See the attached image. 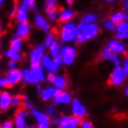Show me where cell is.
Returning a JSON list of instances; mask_svg holds the SVG:
<instances>
[{"instance_id":"obj_1","label":"cell","mask_w":128,"mask_h":128,"mask_svg":"<svg viewBox=\"0 0 128 128\" xmlns=\"http://www.w3.org/2000/svg\"><path fill=\"white\" fill-rule=\"evenodd\" d=\"M78 35L75 40V44L83 45L88 41L96 38L100 32V27L96 23H86L80 22L77 23Z\"/></svg>"},{"instance_id":"obj_2","label":"cell","mask_w":128,"mask_h":128,"mask_svg":"<svg viewBox=\"0 0 128 128\" xmlns=\"http://www.w3.org/2000/svg\"><path fill=\"white\" fill-rule=\"evenodd\" d=\"M78 35L77 23L74 22L62 23L58 31V38L62 44H70L74 43Z\"/></svg>"},{"instance_id":"obj_3","label":"cell","mask_w":128,"mask_h":128,"mask_svg":"<svg viewBox=\"0 0 128 128\" xmlns=\"http://www.w3.org/2000/svg\"><path fill=\"white\" fill-rule=\"evenodd\" d=\"M46 48L43 43H38L32 48L28 52V60H29L30 68L39 66L44 55L46 54Z\"/></svg>"},{"instance_id":"obj_4","label":"cell","mask_w":128,"mask_h":128,"mask_svg":"<svg viewBox=\"0 0 128 128\" xmlns=\"http://www.w3.org/2000/svg\"><path fill=\"white\" fill-rule=\"evenodd\" d=\"M60 56L62 58V63L65 66H70L74 63L77 58V50L74 46L70 44H63L60 46Z\"/></svg>"},{"instance_id":"obj_5","label":"cell","mask_w":128,"mask_h":128,"mask_svg":"<svg viewBox=\"0 0 128 128\" xmlns=\"http://www.w3.org/2000/svg\"><path fill=\"white\" fill-rule=\"evenodd\" d=\"M128 78V72L122 67H115L113 69L109 77V84L112 86H121L125 83Z\"/></svg>"},{"instance_id":"obj_6","label":"cell","mask_w":128,"mask_h":128,"mask_svg":"<svg viewBox=\"0 0 128 128\" xmlns=\"http://www.w3.org/2000/svg\"><path fill=\"white\" fill-rule=\"evenodd\" d=\"M70 112L72 115L75 116L79 119H84L87 115L86 107L84 106L80 99L74 98L70 102Z\"/></svg>"},{"instance_id":"obj_7","label":"cell","mask_w":128,"mask_h":128,"mask_svg":"<svg viewBox=\"0 0 128 128\" xmlns=\"http://www.w3.org/2000/svg\"><path fill=\"white\" fill-rule=\"evenodd\" d=\"M72 95L65 90H60L54 98L52 99V105L55 107L57 106H64V105H70L72 100Z\"/></svg>"},{"instance_id":"obj_8","label":"cell","mask_w":128,"mask_h":128,"mask_svg":"<svg viewBox=\"0 0 128 128\" xmlns=\"http://www.w3.org/2000/svg\"><path fill=\"white\" fill-rule=\"evenodd\" d=\"M30 112L29 110L24 109L19 110L14 115L12 122L15 128H22L27 125V119L29 118Z\"/></svg>"},{"instance_id":"obj_9","label":"cell","mask_w":128,"mask_h":128,"mask_svg":"<svg viewBox=\"0 0 128 128\" xmlns=\"http://www.w3.org/2000/svg\"><path fill=\"white\" fill-rule=\"evenodd\" d=\"M40 65L45 69L46 72H51V74H58V70H60V67L55 63L53 58H52L49 54H46V53L44 55Z\"/></svg>"},{"instance_id":"obj_10","label":"cell","mask_w":128,"mask_h":128,"mask_svg":"<svg viewBox=\"0 0 128 128\" xmlns=\"http://www.w3.org/2000/svg\"><path fill=\"white\" fill-rule=\"evenodd\" d=\"M6 77L8 79L10 87L16 86L20 83L22 82V70H20L18 68L8 70Z\"/></svg>"},{"instance_id":"obj_11","label":"cell","mask_w":128,"mask_h":128,"mask_svg":"<svg viewBox=\"0 0 128 128\" xmlns=\"http://www.w3.org/2000/svg\"><path fill=\"white\" fill-rule=\"evenodd\" d=\"M34 24L37 29L41 30L42 32L48 34L51 31L50 22L45 16H43L40 13H36L34 17Z\"/></svg>"},{"instance_id":"obj_12","label":"cell","mask_w":128,"mask_h":128,"mask_svg":"<svg viewBox=\"0 0 128 128\" xmlns=\"http://www.w3.org/2000/svg\"><path fill=\"white\" fill-rule=\"evenodd\" d=\"M107 46L110 49L112 54L116 55H122L127 51V46L125 45L124 41L121 40H117V39H112L110 40L107 43Z\"/></svg>"},{"instance_id":"obj_13","label":"cell","mask_w":128,"mask_h":128,"mask_svg":"<svg viewBox=\"0 0 128 128\" xmlns=\"http://www.w3.org/2000/svg\"><path fill=\"white\" fill-rule=\"evenodd\" d=\"M31 32H32V25L27 22L17 23L14 35L24 40V39H27L29 37Z\"/></svg>"},{"instance_id":"obj_14","label":"cell","mask_w":128,"mask_h":128,"mask_svg":"<svg viewBox=\"0 0 128 128\" xmlns=\"http://www.w3.org/2000/svg\"><path fill=\"white\" fill-rule=\"evenodd\" d=\"M60 122L62 126L68 128H78L80 126L82 119H79L74 115H60Z\"/></svg>"},{"instance_id":"obj_15","label":"cell","mask_w":128,"mask_h":128,"mask_svg":"<svg viewBox=\"0 0 128 128\" xmlns=\"http://www.w3.org/2000/svg\"><path fill=\"white\" fill-rule=\"evenodd\" d=\"M49 84L58 90H65L68 86V80L66 76H64L62 74H53Z\"/></svg>"},{"instance_id":"obj_16","label":"cell","mask_w":128,"mask_h":128,"mask_svg":"<svg viewBox=\"0 0 128 128\" xmlns=\"http://www.w3.org/2000/svg\"><path fill=\"white\" fill-rule=\"evenodd\" d=\"M76 16V12L72 8H63L58 11V22L61 23L72 22Z\"/></svg>"},{"instance_id":"obj_17","label":"cell","mask_w":128,"mask_h":128,"mask_svg":"<svg viewBox=\"0 0 128 128\" xmlns=\"http://www.w3.org/2000/svg\"><path fill=\"white\" fill-rule=\"evenodd\" d=\"M12 95L8 90L0 91V112H6L11 107Z\"/></svg>"},{"instance_id":"obj_18","label":"cell","mask_w":128,"mask_h":128,"mask_svg":"<svg viewBox=\"0 0 128 128\" xmlns=\"http://www.w3.org/2000/svg\"><path fill=\"white\" fill-rule=\"evenodd\" d=\"M60 91V90L55 88L54 86H52L51 84H50V86H46V87H44L43 90H42V92L39 95H40V98H41L43 101L48 102V101H52V99L54 98V96Z\"/></svg>"},{"instance_id":"obj_19","label":"cell","mask_w":128,"mask_h":128,"mask_svg":"<svg viewBox=\"0 0 128 128\" xmlns=\"http://www.w3.org/2000/svg\"><path fill=\"white\" fill-rule=\"evenodd\" d=\"M29 10L26 8H24L22 5H18L17 8L16 14L14 16V20L17 23H22V22H27L29 20Z\"/></svg>"},{"instance_id":"obj_20","label":"cell","mask_w":128,"mask_h":128,"mask_svg":"<svg viewBox=\"0 0 128 128\" xmlns=\"http://www.w3.org/2000/svg\"><path fill=\"white\" fill-rule=\"evenodd\" d=\"M29 112L31 113V115L34 117L37 124H41V122H49L50 118L48 116V114L45 112H43L41 110L37 109V108H32L29 110Z\"/></svg>"},{"instance_id":"obj_21","label":"cell","mask_w":128,"mask_h":128,"mask_svg":"<svg viewBox=\"0 0 128 128\" xmlns=\"http://www.w3.org/2000/svg\"><path fill=\"white\" fill-rule=\"evenodd\" d=\"M23 40L22 39L17 37L16 35L11 36V38L10 40V49L16 52H22L23 48Z\"/></svg>"},{"instance_id":"obj_22","label":"cell","mask_w":128,"mask_h":128,"mask_svg":"<svg viewBox=\"0 0 128 128\" xmlns=\"http://www.w3.org/2000/svg\"><path fill=\"white\" fill-rule=\"evenodd\" d=\"M22 72V82L25 84H36V81L31 68H23Z\"/></svg>"},{"instance_id":"obj_23","label":"cell","mask_w":128,"mask_h":128,"mask_svg":"<svg viewBox=\"0 0 128 128\" xmlns=\"http://www.w3.org/2000/svg\"><path fill=\"white\" fill-rule=\"evenodd\" d=\"M127 16H128V13L126 11H124V10H120V11H116V12H113L112 14H110V19L112 20L115 24H117L119 22H122L126 20Z\"/></svg>"},{"instance_id":"obj_24","label":"cell","mask_w":128,"mask_h":128,"mask_svg":"<svg viewBox=\"0 0 128 128\" xmlns=\"http://www.w3.org/2000/svg\"><path fill=\"white\" fill-rule=\"evenodd\" d=\"M4 56H5L8 60H14V61H17V62L22 61L23 58V56L20 52L13 51V50H10V49L5 50V51H4Z\"/></svg>"},{"instance_id":"obj_25","label":"cell","mask_w":128,"mask_h":128,"mask_svg":"<svg viewBox=\"0 0 128 128\" xmlns=\"http://www.w3.org/2000/svg\"><path fill=\"white\" fill-rule=\"evenodd\" d=\"M48 54L51 56L52 58H55L60 55V42L56 39L51 45L49 46V48H48Z\"/></svg>"},{"instance_id":"obj_26","label":"cell","mask_w":128,"mask_h":128,"mask_svg":"<svg viewBox=\"0 0 128 128\" xmlns=\"http://www.w3.org/2000/svg\"><path fill=\"white\" fill-rule=\"evenodd\" d=\"M46 18L49 22H56L58 20V10L56 8L46 10Z\"/></svg>"},{"instance_id":"obj_27","label":"cell","mask_w":128,"mask_h":128,"mask_svg":"<svg viewBox=\"0 0 128 128\" xmlns=\"http://www.w3.org/2000/svg\"><path fill=\"white\" fill-rule=\"evenodd\" d=\"M98 16L96 14H93V13H86L84 14L82 18H81V22L86 23H96L98 22Z\"/></svg>"},{"instance_id":"obj_28","label":"cell","mask_w":128,"mask_h":128,"mask_svg":"<svg viewBox=\"0 0 128 128\" xmlns=\"http://www.w3.org/2000/svg\"><path fill=\"white\" fill-rule=\"evenodd\" d=\"M55 40H56V34H55L54 32H48V34H46V36H45V38H44L43 44H44V46H46V48L48 49V48H49V46L51 45Z\"/></svg>"},{"instance_id":"obj_29","label":"cell","mask_w":128,"mask_h":128,"mask_svg":"<svg viewBox=\"0 0 128 128\" xmlns=\"http://www.w3.org/2000/svg\"><path fill=\"white\" fill-rule=\"evenodd\" d=\"M20 5L26 8L29 11L34 10L36 8V1L35 0H20Z\"/></svg>"},{"instance_id":"obj_30","label":"cell","mask_w":128,"mask_h":128,"mask_svg":"<svg viewBox=\"0 0 128 128\" xmlns=\"http://www.w3.org/2000/svg\"><path fill=\"white\" fill-rule=\"evenodd\" d=\"M115 32H122V34H128V22L124 20L122 22L115 24Z\"/></svg>"},{"instance_id":"obj_31","label":"cell","mask_w":128,"mask_h":128,"mask_svg":"<svg viewBox=\"0 0 128 128\" xmlns=\"http://www.w3.org/2000/svg\"><path fill=\"white\" fill-rule=\"evenodd\" d=\"M112 55L113 54H112V52L110 51V49L106 46H104V48L101 49L100 58H101V60H110Z\"/></svg>"},{"instance_id":"obj_32","label":"cell","mask_w":128,"mask_h":128,"mask_svg":"<svg viewBox=\"0 0 128 128\" xmlns=\"http://www.w3.org/2000/svg\"><path fill=\"white\" fill-rule=\"evenodd\" d=\"M102 25H103V28H104L105 30H107V31H109V32H113V31H115V23L113 22L110 18L103 20Z\"/></svg>"},{"instance_id":"obj_33","label":"cell","mask_w":128,"mask_h":128,"mask_svg":"<svg viewBox=\"0 0 128 128\" xmlns=\"http://www.w3.org/2000/svg\"><path fill=\"white\" fill-rule=\"evenodd\" d=\"M45 112L48 114L49 118H54L58 114V110L56 109V107L54 105H48L46 107Z\"/></svg>"},{"instance_id":"obj_34","label":"cell","mask_w":128,"mask_h":128,"mask_svg":"<svg viewBox=\"0 0 128 128\" xmlns=\"http://www.w3.org/2000/svg\"><path fill=\"white\" fill-rule=\"evenodd\" d=\"M22 98L20 95H14L11 98V107L13 108H19L20 106H22Z\"/></svg>"},{"instance_id":"obj_35","label":"cell","mask_w":128,"mask_h":128,"mask_svg":"<svg viewBox=\"0 0 128 128\" xmlns=\"http://www.w3.org/2000/svg\"><path fill=\"white\" fill-rule=\"evenodd\" d=\"M56 8H57V0H45V2H44L45 10Z\"/></svg>"},{"instance_id":"obj_36","label":"cell","mask_w":128,"mask_h":128,"mask_svg":"<svg viewBox=\"0 0 128 128\" xmlns=\"http://www.w3.org/2000/svg\"><path fill=\"white\" fill-rule=\"evenodd\" d=\"M110 61L114 65V67H119V66H121V63H122V60L120 58V55H116V54L112 55Z\"/></svg>"},{"instance_id":"obj_37","label":"cell","mask_w":128,"mask_h":128,"mask_svg":"<svg viewBox=\"0 0 128 128\" xmlns=\"http://www.w3.org/2000/svg\"><path fill=\"white\" fill-rule=\"evenodd\" d=\"M22 109L24 110H30L31 109H32L34 105V103L31 101V100H22Z\"/></svg>"},{"instance_id":"obj_38","label":"cell","mask_w":128,"mask_h":128,"mask_svg":"<svg viewBox=\"0 0 128 128\" xmlns=\"http://www.w3.org/2000/svg\"><path fill=\"white\" fill-rule=\"evenodd\" d=\"M8 87H10V84H8L6 75L0 76V89H4V88H8Z\"/></svg>"},{"instance_id":"obj_39","label":"cell","mask_w":128,"mask_h":128,"mask_svg":"<svg viewBox=\"0 0 128 128\" xmlns=\"http://www.w3.org/2000/svg\"><path fill=\"white\" fill-rule=\"evenodd\" d=\"M114 39H117V40H121V41L128 40V34H122V32H116L115 34H114Z\"/></svg>"},{"instance_id":"obj_40","label":"cell","mask_w":128,"mask_h":128,"mask_svg":"<svg viewBox=\"0 0 128 128\" xmlns=\"http://www.w3.org/2000/svg\"><path fill=\"white\" fill-rule=\"evenodd\" d=\"M0 128H15V127H14L12 121L6 120V121H4L3 122L0 124Z\"/></svg>"},{"instance_id":"obj_41","label":"cell","mask_w":128,"mask_h":128,"mask_svg":"<svg viewBox=\"0 0 128 128\" xmlns=\"http://www.w3.org/2000/svg\"><path fill=\"white\" fill-rule=\"evenodd\" d=\"M51 125L55 126V127H60L61 124V122H60V116H56L54 118H51V122H50Z\"/></svg>"},{"instance_id":"obj_42","label":"cell","mask_w":128,"mask_h":128,"mask_svg":"<svg viewBox=\"0 0 128 128\" xmlns=\"http://www.w3.org/2000/svg\"><path fill=\"white\" fill-rule=\"evenodd\" d=\"M81 128H95L93 124L89 121H82L80 124Z\"/></svg>"},{"instance_id":"obj_43","label":"cell","mask_w":128,"mask_h":128,"mask_svg":"<svg viewBox=\"0 0 128 128\" xmlns=\"http://www.w3.org/2000/svg\"><path fill=\"white\" fill-rule=\"evenodd\" d=\"M36 127L37 128H51V124H50V121H49V122H41V124H36Z\"/></svg>"},{"instance_id":"obj_44","label":"cell","mask_w":128,"mask_h":128,"mask_svg":"<svg viewBox=\"0 0 128 128\" xmlns=\"http://www.w3.org/2000/svg\"><path fill=\"white\" fill-rule=\"evenodd\" d=\"M17 61L14 60H8V70H13V69H16L17 68Z\"/></svg>"},{"instance_id":"obj_45","label":"cell","mask_w":128,"mask_h":128,"mask_svg":"<svg viewBox=\"0 0 128 128\" xmlns=\"http://www.w3.org/2000/svg\"><path fill=\"white\" fill-rule=\"evenodd\" d=\"M53 60H54L55 63L57 64L60 68L63 65V63H62V58H61V57L60 56V55H58V56H57V57H55V58H53Z\"/></svg>"},{"instance_id":"obj_46","label":"cell","mask_w":128,"mask_h":128,"mask_svg":"<svg viewBox=\"0 0 128 128\" xmlns=\"http://www.w3.org/2000/svg\"><path fill=\"white\" fill-rule=\"evenodd\" d=\"M121 66H122V67L128 72V56H127V57H125V58L122 60Z\"/></svg>"},{"instance_id":"obj_47","label":"cell","mask_w":128,"mask_h":128,"mask_svg":"<svg viewBox=\"0 0 128 128\" xmlns=\"http://www.w3.org/2000/svg\"><path fill=\"white\" fill-rule=\"evenodd\" d=\"M122 10L127 12L128 11V0H122Z\"/></svg>"},{"instance_id":"obj_48","label":"cell","mask_w":128,"mask_h":128,"mask_svg":"<svg viewBox=\"0 0 128 128\" xmlns=\"http://www.w3.org/2000/svg\"><path fill=\"white\" fill-rule=\"evenodd\" d=\"M35 86V90H36V92L38 94H40L42 92V90H43V88H44V86H42V84L41 83H39V84H34Z\"/></svg>"},{"instance_id":"obj_49","label":"cell","mask_w":128,"mask_h":128,"mask_svg":"<svg viewBox=\"0 0 128 128\" xmlns=\"http://www.w3.org/2000/svg\"><path fill=\"white\" fill-rule=\"evenodd\" d=\"M17 8H18V5H14V6H13L12 10L10 11V17H11V18H14V16H15L16 11H17Z\"/></svg>"},{"instance_id":"obj_50","label":"cell","mask_w":128,"mask_h":128,"mask_svg":"<svg viewBox=\"0 0 128 128\" xmlns=\"http://www.w3.org/2000/svg\"><path fill=\"white\" fill-rule=\"evenodd\" d=\"M65 2H66V4H67V5H69V6H72V5L74 4V0H65Z\"/></svg>"},{"instance_id":"obj_51","label":"cell","mask_w":128,"mask_h":128,"mask_svg":"<svg viewBox=\"0 0 128 128\" xmlns=\"http://www.w3.org/2000/svg\"><path fill=\"white\" fill-rule=\"evenodd\" d=\"M22 100H28L29 99V96L27 95H22Z\"/></svg>"},{"instance_id":"obj_52","label":"cell","mask_w":128,"mask_h":128,"mask_svg":"<svg viewBox=\"0 0 128 128\" xmlns=\"http://www.w3.org/2000/svg\"><path fill=\"white\" fill-rule=\"evenodd\" d=\"M124 94H125V96H127V98H128V86H127V87H125V89H124Z\"/></svg>"},{"instance_id":"obj_53","label":"cell","mask_w":128,"mask_h":128,"mask_svg":"<svg viewBox=\"0 0 128 128\" xmlns=\"http://www.w3.org/2000/svg\"><path fill=\"white\" fill-rule=\"evenodd\" d=\"M2 35V23H1V20H0V36Z\"/></svg>"},{"instance_id":"obj_54","label":"cell","mask_w":128,"mask_h":128,"mask_svg":"<svg viewBox=\"0 0 128 128\" xmlns=\"http://www.w3.org/2000/svg\"><path fill=\"white\" fill-rule=\"evenodd\" d=\"M105 1L108 3H112V2H115V1H119V0H105Z\"/></svg>"},{"instance_id":"obj_55","label":"cell","mask_w":128,"mask_h":128,"mask_svg":"<svg viewBox=\"0 0 128 128\" xmlns=\"http://www.w3.org/2000/svg\"><path fill=\"white\" fill-rule=\"evenodd\" d=\"M6 2V0H0V6H2V5H4V3Z\"/></svg>"},{"instance_id":"obj_56","label":"cell","mask_w":128,"mask_h":128,"mask_svg":"<svg viewBox=\"0 0 128 128\" xmlns=\"http://www.w3.org/2000/svg\"><path fill=\"white\" fill-rule=\"evenodd\" d=\"M22 128H32V127H31L30 125H25V126H24V127H22Z\"/></svg>"},{"instance_id":"obj_57","label":"cell","mask_w":128,"mask_h":128,"mask_svg":"<svg viewBox=\"0 0 128 128\" xmlns=\"http://www.w3.org/2000/svg\"><path fill=\"white\" fill-rule=\"evenodd\" d=\"M58 128H68V127H65V126H62V125H60V127H58Z\"/></svg>"},{"instance_id":"obj_58","label":"cell","mask_w":128,"mask_h":128,"mask_svg":"<svg viewBox=\"0 0 128 128\" xmlns=\"http://www.w3.org/2000/svg\"><path fill=\"white\" fill-rule=\"evenodd\" d=\"M0 49H1V41H0Z\"/></svg>"},{"instance_id":"obj_59","label":"cell","mask_w":128,"mask_h":128,"mask_svg":"<svg viewBox=\"0 0 128 128\" xmlns=\"http://www.w3.org/2000/svg\"><path fill=\"white\" fill-rule=\"evenodd\" d=\"M126 54H127V56H128V50H127V51H126Z\"/></svg>"},{"instance_id":"obj_60","label":"cell","mask_w":128,"mask_h":128,"mask_svg":"<svg viewBox=\"0 0 128 128\" xmlns=\"http://www.w3.org/2000/svg\"><path fill=\"white\" fill-rule=\"evenodd\" d=\"M0 61H1V56H0Z\"/></svg>"},{"instance_id":"obj_61","label":"cell","mask_w":128,"mask_h":128,"mask_svg":"<svg viewBox=\"0 0 128 128\" xmlns=\"http://www.w3.org/2000/svg\"><path fill=\"white\" fill-rule=\"evenodd\" d=\"M32 128H37V127H36V126H35V127H32Z\"/></svg>"}]
</instances>
